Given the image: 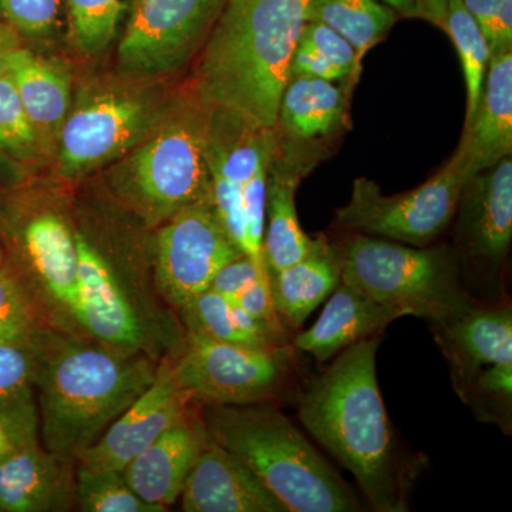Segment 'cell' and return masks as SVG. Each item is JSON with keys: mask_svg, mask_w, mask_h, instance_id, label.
<instances>
[{"mask_svg": "<svg viewBox=\"0 0 512 512\" xmlns=\"http://www.w3.org/2000/svg\"><path fill=\"white\" fill-rule=\"evenodd\" d=\"M379 346V336H373L340 352L306 386L299 419L353 474L373 510L404 512L409 510L417 460L404 454L384 407L376 373Z\"/></svg>", "mask_w": 512, "mask_h": 512, "instance_id": "obj_1", "label": "cell"}, {"mask_svg": "<svg viewBox=\"0 0 512 512\" xmlns=\"http://www.w3.org/2000/svg\"><path fill=\"white\" fill-rule=\"evenodd\" d=\"M309 0H229L201 47L198 100L259 128L278 127L279 104Z\"/></svg>", "mask_w": 512, "mask_h": 512, "instance_id": "obj_2", "label": "cell"}, {"mask_svg": "<svg viewBox=\"0 0 512 512\" xmlns=\"http://www.w3.org/2000/svg\"><path fill=\"white\" fill-rule=\"evenodd\" d=\"M35 356L43 447L74 464L146 392L158 369L146 352L87 343L69 332Z\"/></svg>", "mask_w": 512, "mask_h": 512, "instance_id": "obj_3", "label": "cell"}, {"mask_svg": "<svg viewBox=\"0 0 512 512\" xmlns=\"http://www.w3.org/2000/svg\"><path fill=\"white\" fill-rule=\"evenodd\" d=\"M201 417L208 436L241 458L289 511H362L355 491L275 407L207 406Z\"/></svg>", "mask_w": 512, "mask_h": 512, "instance_id": "obj_4", "label": "cell"}, {"mask_svg": "<svg viewBox=\"0 0 512 512\" xmlns=\"http://www.w3.org/2000/svg\"><path fill=\"white\" fill-rule=\"evenodd\" d=\"M342 282L403 316L443 322L476 303L446 248H413L356 234L338 248Z\"/></svg>", "mask_w": 512, "mask_h": 512, "instance_id": "obj_5", "label": "cell"}, {"mask_svg": "<svg viewBox=\"0 0 512 512\" xmlns=\"http://www.w3.org/2000/svg\"><path fill=\"white\" fill-rule=\"evenodd\" d=\"M210 127V107L185 110L128 160L117 191L147 224H164L191 205L212 201Z\"/></svg>", "mask_w": 512, "mask_h": 512, "instance_id": "obj_6", "label": "cell"}, {"mask_svg": "<svg viewBox=\"0 0 512 512\" xmlns=\"http://www.w3.org/2000/svg\"><path fill=\"white\" fill-rule=\"evenodd\" d=\"M461 402L483 423L512 429V311L510 303H474L430 323Z\"/></svg>", "mask_w": 512, "mask_h": 512, "instance_id": "obj_7", "label": "cell"}, {"mask_svg": "<svg viewBox=\"0 0 512 512\" xmlns=\"http://www.w3.org/2000/svg\"><path fill=\"white\" fill-rule=\"evenodd\" d=\"M471 178L460 147L439 173L402 194L384 195L373 181L357 178L350 201L335 212V224L357 234L426 247L450 225Z\"/></svg>", "mask_w": 512, "mask_h": 512, "instance_id": "obj_8", "label": "cell"}, {"mask_svg": "<svg viewBox=\"0 0 512 512\" xmlns=\"http://www.w3.org/2000/svg\"><path fill=\"white\" fill-rule=\"evenodd\" d=\"M289 348H248L185 332L184 348L174 359V373L194 404L265 403L281 392L291 375Z\"/></svg>", "mask_w": 512, "mask_h": 512, "instance_id": "obj_9", "label": "cell"}, {"mask_svg": "<svg viewBox=\"0 0 512 512\" xmlns=\"http://www.w3.org/2000/svg\"><path fill=\"white\" fill-rule=\"evenodd\" d=\"M229 0H136L119 46L130 76L174 73L200 52Z\"/></svg>", "mask_w": 512, "mask_h": 512, "instance_id": "obj_10", "label": "cell"}, {"mask_svg": "<svg viewBox=\"0 0 512 512\" xmlns=\"http://www.w3.org/2000/svg\"><path fill=\"white\" fill-rule=\"evenodd\" d=\"M242 254L222 228L212 201L191 205L161 224L158 231V291L180 311L210 289L218 269Z\"/></svg>", "mask_w": 512, "mask_h": 512, "instance_id": "obj_11", "label": "cell"}, {"mask_svg": "<svg viewBox=\"0 0 512 512\" xmlns=\"http://www.w3.org/2000/svg\"><path fill=\"white\" fill-rule=\"evenodd\" d=\"M2 227L12 249L6 259L69 328L79 330L72 318L77 285L76 232L53 211L3 215Z\"/></svg>", "mask_w": 512, "mask_h": 512, "instance_id": "obj_12", "label": "cell"}, {"mask_svg": "<svg viewBox=\"0 0 512 512\" xmlns=\"http://www.w3.org/2000/svg\"><path fill=\"white\" fill-rule=\"evenodd\" d=\"M146 103L131 97H94L64 119L59 130V175L83 177L136 146L153 126Z\"/></svg>", "mask_w": 512, "mask_h": 512, "instance_id": "obj_13", "label": "cell"}, {"mask_svg": "<svg viewBox=\"0 0 512 512\" xmlns=\"http://www.w3.org/2000/svg\"><path fill=\"white\" fill-rule=\"evenodd\" d=\"M194 407L174 373V360L158 363L150 387L111 423L77 461V473L123 471L140 451Z\"/></svg>", "mask_w": 512, "mask_h": 512, "instance_id": "obj_14", "label": "cell"}, {"mask_svg": "<svg viewBox=\"0 0 512 512\" xmlns=\"http://www.w3.org/2000/svg\"><path fill=\"white\" fill-rule=\"evenodd\" d=\"M76 248L74 325L103 345L144 352L146 323L113 266L89 239L77 232Z\"/></svg>", "mask_w": 512, "mask_h": 512, "instance_id": "obj_15", "label": "cell"}, {"mask_svg": "<svg viewBox=\"0 0 512 512\" xmlns=\"http://www.w3.org/2000/svg\"><path fill=\"white\" fill-rule=\"evenodd\" d=\"M458 248L468 264L487 271L491 284L507 259L512 241V158L474 175L458 202Z\"/></svg>", "mask_w": 512, "mask_h": 512, "instance_id": "obj_16", "label": "cell"}, {"mask_svg": "<svg viewBox=\"0 0 512 512\" xmlns=\"http://www.w3.org/2000/svg\"><path fill=\"white\" fill-rule=\"evenodd\" d=\"M180 500L185 512H291L241 458L211 437Z\"/></svg>", "mask_w": 512, "mask_h": 512, "instance_id": "obj_17", "label": "cell"}, {"mask_svg": "<svg viewBox=\"0 0 512 512\" xmlns=\"http://www.w3.org/2000/svg\"><path fill=\"white\" fill-rule=\"evenodd\" d=\"M208 440L210 436L201 414L191 409L140 451L121 473L143 500L167 511L180 500L188 476Z\"/></svg>", "mask_w": 512, "mask_h": 512, "instance_id": "obj_18", "label": "cell"}, {"mask_svg": "<svg viewBox=\"0 0 512 512\" xmlns=\"http://www.w3.org/2000/svg\"><path fill=\"white\" fill-rule=\"evenodd\" d=\"M77 464L42 444L19 447L0 463V512H64L77 507Z\"/></svg>", "mask_w": 512, "mask_h": 512, "instance_id": "obj_19", "label": "cell"}, {"mask_svg": "<svg viewBox=\"0 0 512 512\" xmlns=\"http://www.w3.org/2000/svg\"><path fill=\"white\" fill-rule=\"evenodd\" d=\"M399 318L403 315L397 309L376 302L355 286L340 281L330 293L319 319L293 339V346L309 353L319 363L328 362L355 343L379 336Z\"/></svg>", "mask_w": 512, "mask_h": 512, "instance_id": "obj_20", "label": "cell"}, {"mask_svg": "<svg viewBox=\"0 0 512 512\" xmlns=\"http://www.w3.org/2000/svg\"><path fill=\"white\" fill-rule=\"evenodd\" d=\"M471 177L512 153V47L490 56L476 114L460 146Z\"/></svg>", "mask_w": 512, "mask_h": 512, "instance_id": "obj_21", "label": "cell"}, {"mask_svg": "<svg viewBox=\"0 0 512 512\" xmlns=\"http://www.w3.org/2000/svg\"><path fill=\"white\" fill-rule=\"evenodd\" d=\"M340 281L339 251L326 239H320L319 247L301 261L269 272L272 299L285 328L301 329L305 320L329 298Z\"/></svg>", "mask_w": 512, "mask_h": 512, "instance_id": "obj_22", "label": "cell"}, {"mask_svg": "<svg viewBox=\"0 0 512 512\" xmlns=\"http://www.w3.org/2000/svg\"><path fill=\"white\" fill-rule=\"evenodd\" d=\"M64 332L76 333L5 259L0 266V345L18 346L37 355Z\"/></svg>", "mask_w": 512, "mask_h": 512, "instance_id": "obj_23", "label": "cell"}, {"mask_svg": "<svg viewBox=\"0 0 512 512\" xmlns=\"http://www.w3.org/2000/svg\"><path fill=\"white\" fill-rule=\"evenodd\" d=\"M299 178L301 173L291 167L278 168L272 165L269 171L262 242V252L269 272L284 269L311 255L322 239L309 238L299 224L295 204Z\"/></svg>", "mask_w": 512, "mask_h": 512, "instance_id": "obj_24", "label": "cell"}, {"mask_svg": "<svg viewBox=\"0 0 512 512\" xmlns=\"http://www.w3.org/2000/svg\"><path fill=\"white\" fill-rule=\"evenodd\" d=\"M8 73L39 137L59 130L69 113L67 74L22 46L10 56Z\"/></svg>", "mask_w": 512, "mask_h": 512, "instance_id": "obj_25", "label": "cell"}, {"mask_svg": "<svg viewBox=\"0 0 512 512\" xmlns=\"http://www.w3.org/2000/svg\"><path fill=\"white\" fill-rule=\"evenodd\" d=\"M346 93L335 82L291 77L282 93L278 124L299 140L333 133L345 117Z\"/></svg>", "mask_w": 512, "mask_h": 512, "instance_id": "obj_26", "label": "cell"}, {"mask_svg": "<svg viewBox=\"0 0 512 512\" xmlns=\"http://www.w3.org/2000/svg\"><path fill=\"white\" fill-rule=\"evenodd\" d=\"M0 424L22 447L40 443L36 356L18 346L0 345Z\"/></svg>", "mask_w": 512, "mask_h": 512, "instance_id": "obj_27", "label": "cell"}, {"mask_svg": "<svg viewBox=\"0 0 512 512\" xmlns=\"http://www.w3.org/2000/svg\"><path fill=\"white\" fill-rule=\"evenodd\" d=\"M308 22H319L348 40L362 62L396 23L397 15L377 0H309Z\"/></svg>", "mask_w": 512, "mask_h": 512, "instance_id": "obj_28", "label": "cell"}, {"mask_svg": "<svg viewBox=\"0 0 512 512\" xmlns=\"http://www.w3.org/2000/svg\"><path fill=\"white\" fill-rule=\"evenodd\" d=\"M444 30L453 40L463 66L467 87V113L464 130H467L476 114L478 103L490 63V47L473 16L467 12L463 0H453L448 6Z\"/></svg>", "mask_w": 512, "mask_h": 512, "instance_id": "obj_29", "label": "cell"}, {"mask_svg": "<svg viewBox=\"0 0 512 512\" xmlns=\"http://www.w3.org/2000/svg\"><path fill=\"white\" fill-rule=\"evenodd\" d=\"M178 312L183 318L185 332L195 333L215 342L269 349L262 348L238 325L234 302L212 289L195 296Z\"/></svg>", "mask_w": 512, "mask_h": 512, "instance_id": "obj_30", "label": "cell"}, {"mask_svg": "<svg viewBox=\"0 0 512 512\" xmlns=\"http://www.w3.org/2000/svg\"><path fill=\"white\" fill-rule=\"evenodd\" d=\"M70 35L83 55H100L116 37L123 18V0H64Z\"/></svg>", "mask_w": 512, "mask_h": 512, "instance_id": "obj_31", "label": "cell"}, {"mask_svg": "<svg viewBox=\"0 0 512 512\" xmlns=\"http://www.w3.org/2000/svg\"><path fill=\"white\" fill-rule=\"evenodd\" d=\"M77 507L83 512H165L143 500L121 471L77 473Z\"/></svg>", "mask_w": 512, "mask_h": 512, "instance_id": "obj_32", "label": "cell"}, {"mask_svg": "<svg viewBox=\"0 0 512 512\" xmlns=\"http://www.w3.org/2000/svg\"><path fill=\"white\" fill-rule=\"evenodd\" d=\"M39 134L26 114L12 77H0V151L18 163L39 151Z\"/></svg>", "mask_w": 512, "mask_h": 512, "instance_id": "obj_33", "label": "cell"}, {"mask_svg": "<svg viewBox=\"0 0 512 512\" xmlns=\"http://www.w3.org/2000/svg\"><path fill=\"white\" fill-rule=\"evenodd\" d=\"M298 46L325 57L333 66L342 70L348 79H353V82L359 77L362 62L357 59L356 50L348 40L323 23L306 22L299 36Z\"/></svg>", "mask_w": 512, "mask_h": 512, "instance_id": "obj_34", "label": "cell"}, {"mask_svg": "<svg viewBox=\"0 0 512 512\" xmlns=\"http://www.w3.org/2000/svg\"><path fill=\"white\" fill-rule=\"evenodd\" d=\"M60 0H0L3 18L26 36H47L56 28Z\"/></svg>", "mask_w": 512, "mask_h": 512, "instance_id": "obj_35", "label": "cell"}, {"mask_svg": "<svg viewBox=\"0 0 512 512\" xmlns=\"http://www.w3.org/2000/svg\"><path fill=\"white\" fill-rule=\"evenodd\" d=\"M232 302L237 303L239 308L244 309L248 315H251L252 318L258 320L259 323H262L269 330H272L276 336L288 342V329L285 328L284 323L279 319L274 299H272L269 269L262 272L254 284L248 286L244 292L239 293L237 298L232 299Z\"/></svg>", "mask_w": 512, "mask_h": 512, "instance_id": "obj_36", "label": "cell"}, {"mask_svg": "<svg viewBox=\"0 0 512 512\" xmlns=\"http://www.w3.org/2000/svg\"><path fill=\"white\" fill-rule=\"evenodd\" d=\"M266 269L268 265L265 258L255 259L249 255H239L218 269L217 274L212 278L210 289L232 301L248 286L254 284Z\"/></svg>", "mask_w": 512, "mask_h": 512, "instance_id": "obj_37", "label": "cell"}, {"mask_svg": "<svg viewBox=\"0 0 512 512\" xmlns=\"http://www.w3.org/2000/svg\"><path fill=\"white\" fill-rule=\"evenodd\" d=\"M488 47L490 56L498 50L512 47V0H497Z\"/></svg>", "mask_w": 512, "mask_h": 512, "instance_id": "obj_38", "label": "cell"}, {"mask_svg": "<svg viewBox=\"0 0 512 512\" xmlns=\"http://www.w3.org/2000/svg\"><path fill=\"white\" fill-rule=\"evenodd\" d=\"M463 3L467 12L473 16L477 25L480 26L481 32L484 33L488 42L491 36V22H493L497 0H463Z\"/></svg>", "mask_w": 512, "mask_h": 512, "instance_id": "obj_39", "label": "cell"}, {"mask_svg": "<svg viewBox=\"0 0 512 512\" xmlns=\"http://www.w3.org/2000/svg\"><path fill=\"white\" fill-rule=\"evenodd\" d=\"M20 47L19 32L8 22H0V77L8 74L9 59L12 53Z\"/></svg>", "mask_w": 512, "mask_h": 512, "instance_id": "obj_40", "label": "cell"}, {"mask_svg": "<svg viewBox=\"0 0 512 512\" xmlns=\"http://www.w3.org/2000/svg\"><path fill=\"white\" fill-rule=\"evenodd\" d=\"M25 168L0 151V188H13L25 181Z\"/></svg>", "mask_w": 512, "mask_h": 512, "instance_id": "obj_41", "label": "cell"}, {"mask_svg": "<svg viewBox=\"0 0 512 512\" xmlns=\"http://www.w3.org/2000/svg\"><path fill=\"white\" fill-rule=\"evenodd\" d=\"M453 0H419V18L430 20L444 29L448 6Z\"/></svg>", "mask_w": 512, "mask_h": 512, "instance_id": "obj_42", "label": "cell"}, {"mask_svg": "<svg viewBox=\"0 0 512 512\" xmlns=\"http://www.w3.org/2000/svg\"><path fill=\"white\" fill-rule=\"evenodd\" d=\"M382 2L400 15L419 18V0H382Z\"/></svg>", "mask_w": 512, "mask_h": 512, "instance_id": "obj_43", "label": "cell"}, {"mask_svg": "<svg viewBox=\"0 0 512 512\" xmlns=\"http://www.w3.org/2000/svg\"><path fill=\"white\" fill-rule=\"evenodd\" d=\"M19 447L22 446L16 441L15 437L9 433L6 427L0 424V463L5 461L9 456H12Z\"/></svg>", "mask_w": 512, "mask_h": 512, "instance_id": "obj_44", "label": "cell"}, {"mask_svg": "<svg viewBox=\"0 0 512 512\" xmlns=\"http://www.w3.org/2000/svg\"><path fill=\"white\" fill-rule=\"evenodd\" d=\"M6 254L5 248H3L2 242H0V266L5 264Z\"/></svg>", "mask_w": 512, "mask_h": 512, "instance_id": "obj_45", "label": "cell"}]
</instances>
